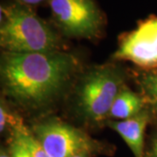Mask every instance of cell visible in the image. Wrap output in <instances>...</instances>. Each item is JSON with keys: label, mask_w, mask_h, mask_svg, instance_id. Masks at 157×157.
Segmentation results:
<instances>
[{"label": "cell", "mask_w": 157, "mask_h": 157, "mask_svg": "<svg viewBox=\"0 0 157 157\" xmlns=\"http://www.w3.org/2000/svg\"><path fill=\"white\" fill-rule=\"evenodd\" d=\"M76 66L70 54L7 52L1 59V80L6 94L32 107L45 105L66 86Z\"/></svg>", "instance_id": "1"}, {"label": "cell", "mask_w": 157, "mask_h": 157, "mask_svg": "<svg viewBox=\"0 0 157 157\" xmlns=\"http://www.w3.org/2000/svg\"><path fill=\"white\" fill-rule=\"evenodd\" d=\"M0 45L7 52H52L60 40L51 27L23 4L1 6Z\"/></svg>", "instance_id": "2"}, {"label": "cell", "mask_w": 157, "mask_h": 157, "mask_svg": "<svg viewBox=\"0 0 157 157\" xmlns=\"http://www.w3.org/2000/svg\"><path fill=\"white\" fill-rule=\"evenodd\" d=\"M122 88V78L115 68L102 67L85 76L78 89V106L81 114L92 121L109 115L113 103Z\"/></svg>", "instance_id": "3"}, {"label": "cell", "mask_w": 157, "mask_h": 157, "mask_svg": "<svg viewBox=\"0 0 157 157\" xmlns=\"http://www.w3.org/2000/svg\"><path fill=\"white\" fill-rule=\"evenodd\" d=\"M33 135L52 157H73L82 152L91 154L99 148L95 140L84 132L59 121L37 124Z\"/></svg>", "instance_id": "4"}, {"label": "cell", "mask_w": 157, "mask_h": 157, "mask_svg": "<svg viewBox=\"0 0 157 157\" xmlns=\"http://www.w3.org/2000/svg\"><path fill=\"white\" fill-rule=\"evenodd\" d=\"M52 14L68 36L92 38L99 33L102 17L94 0H49Z\"/></svg>", "instance_id": "5"}, {"label": "cell", "mask_w": 157, "mask_h": 157, "mask_svg": "<svg viewBox=\"0 0 157 157\" xmlns=\"http://www.w3.org/2000/svg\"><path fill=\"white\" fill-rule=\"evenodd\" d=\"M114 58L129 60L141 67H157V17L143 21L130 33L119 46Z\"/></svg>", "instance_id": "6"}, {"label": "cell", "mask_w": 157, "mask_h": 157, "mask_svg": "<svg viewBox=\"0 0 157 157\" xmlns=\"http://www.w3.org/2000/svg\"><path fill=\"white\" fill-rule=\"evenodd\" d=\"M148 120V112L142 110L134 117L110 121L107 125L122 137L135 157H144V135Z\"/></svg>", "instance_id": "7"}, {"label": "cell", "mask_w": 157, "mask_h": 157, "mask_svg": "<svg viewBox=\"0 0 157 157\" xmlns=\"http://www.w3.org/2000/svg\"><path fill=\"white\" fill-rule=\"evenodd\" d=\"M144 100L126 87L121 88L113 103L109 115L121 120L132 118L142 111Z\"/></svg>", "instance_id": "8"}, {"label": "cell", "mask_w": 157, "mask_h": 157, "mask_svg": "<svg viewBox=\"0 0 157 157\" xmlns=\"http://www.w3.org/2000/svg\"><path fill=\"white\" fill-rule=\"evenodd\" d=\"M140 86L145 101L151 106L153 111L157 113V71L144 74L140 79Z\"/></svg>", "instance_id": "9"}, {"label": "cell", "mask_w": 157, "mask_h": 157, "mask_svg": "<svg viewBox=\"0 0 157 157\" xmlns=\"http://www.w3.org/2000/svg\"><path fill=\"white\" fill-rule=\"evenodd\" d=\"M12 132L17 133L18 136L21 138V140L24 141V143L28 147L33 157H52L44 150V148L40 145L35 135L32 134V132H30L25 127L23 122H21L15 128L12 129Z\"/></svg>", "instance_id": "10"}, {"label": "cell", "mask_w": 157, "mask_h": 157, "mask_svg": "<svg viewBox=\"0 0 157 157\" xmlns=\"http://www.w3.org/2000/svg\"><path fill=\"white\" fill-rule=\"evenodd\" d=\"M9 151L11 157H33L28 147L15 132H12Z\"/></svg>", "instance_id": "11"}, {"label": "cell", "mask_w": 157, "mask_h": 157, "mask_svg": "<svg viewBox=\"0 0 157 157\" xmlns=\"http://www.w3.org/2000/svg\"><path fill=\"white\" fill-rule=\"evenodd\" d=\"M21 120L12 116L11 113H8L5 104L3 101L1 102L0 106V130L1 132H4L8 126H11V128H15L17 126L21 123Z\"/></svg>", "instance_id": "12"}, {"label": "cell", "mask_w": 157, "mask_h": 157, "mask_svg": "<svg viewBox=\"0 0 157 157\" xmlns=\"http://www.w3.org/2000/svg\"><path fill=\"white\" fill-rule=\"evenodd\" d=\"M147 157H157V135L152 141L151 147L147 152Z\"/></svg>", "instance_id": "13"}, {"label": "cell", "mask_w": 157, "mask_h": 157, "mask_svg": "<svg viewBox=\"0 0 157 157\" xmlns=\"http://www.w3.org/2000/svg\"><path fill=\"white\" fill-rule=\"evenodd\" d=\"M45 0H17L18 3L23 4V5H27V6H32V5H37L39 3H42Z\"/></svg>", "instance_id": "14"}, {"label": "cell", "mask_w": 157, "mask_h": 157, "mask_svg": "<svg viewBox=\"0 0 157 157\" xmlns=\"http://www.w3.org/2000/svg\"><path fill=\"white\" fill-rule=\"evenodd\" d=\"M0 157H11L10 151L6 150L5 148H2L1 149V153H0Z\"/></svg>", "instance_id": "15"}, {"label": "cell", "mask_w": 157, "mask_h": 157, "mask_svg": "<svg viewBox=\"0 0 157 157\" xmlns=\"http://www.w3.org/2000/svg\"><path fill=\"white\" fill-rule=\"evenodd\" d=\"M90 153L87 152H82V153H79L78 155H75L73 157H89Z\"/></svg>", "instance_id": "16"}]
</instances>
